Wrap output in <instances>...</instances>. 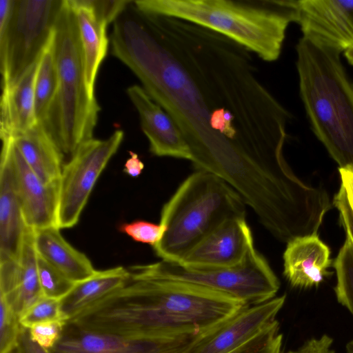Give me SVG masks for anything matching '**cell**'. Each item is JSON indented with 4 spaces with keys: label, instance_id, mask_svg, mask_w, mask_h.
<instances>
[{
    "label": "cell",
    "instance_id": "6da1fadb",
    "mask_svg": "<svg viewBox=\"0 0 353 353\" xmlns=\"http://www.w3.org/2000/svg\"><path fill=\"white\" fill-rule=\"evenodd\" d=\"M110 46L177 125L197 170L221 178L254 211L288 195L297 180L283 154L292 115L262 82L250 51L137 9L116 21Z\"/></svg>",
    "mask_w": 353,
    "mask_h": 353
},
{
    "label": "cell",
    "instance_id": "7a4b0ae2",
    "mask_svg": "<svg viewBox=\"0 0 353 353\" xmlns=\"http://www.w3.org/2000/svg\"><path fill=\"white\" fill-rule=\"evenodd\" d=\"M128 269V279L121 288L68 321L136 339L201 335L247 305L196 285L145 276Z\"/></svg>",
    "mask_w": 353,
    "mask_h": 353
},
{
    "label": "cell",
    "instance_id": "3957f363",
    "mask_svg": "<svg viewBox=\"0 0 353 353\" xmlns=\"http://www.w3.org/2000/svg\"><path fill=\"white\" fill-rule=\"evenodd\" d=\"M139 10L180 19L219 33L265 61H276L298 0H136Z\"/></svg>",
    "mask_w": 353,
    "mask_h": 353
},
{
    "label": "cell",
    "instance_id": "277c9868",
    "mask_svg": "<svg viewBox=\"0 0 353 353\" xmlns=\"http://www.w3.org/2000/svg\"><path fill=\"white\" fill-rule=\"evenodd\" d=\"M296 51L299 93L311 128L339 168L353 166V82L341 52L305 37Z\"/></svg>",
    "mask_w": 353,
    "mask_h": 353
},
{
    "label": "cell",
    "instance_id": "5b68a950",
    "mask_svg": "<svg viewBox=\"0 0 353 353\" xmlns=\"http://www.w3.org/2000/svg\"><path fill=\"white\" fill-rule=\"evenodd\" d=\"M52 42L58 86L41 124L63 157L70 159L79 145L93 138L100 107L87 85L77 18L68 0H63Z\"/></svg>",
    "mask_w": 353,
    "mask_h": 353
},
{
    "label": "cell",
    "instance_id": "8992f818",
    "mask_svg": "<svg viewBox=\"0 0 353 353\" xmlns=\"http://www.w3.org/2000/svg\"><path fill=\"white\" fill-rule=\"evenodd\" d=\"M245 205L237 192L221 178L196 170L162 208L163 233L153 246L155 254L161 260L181 262L223 221L245 216Z\"/></svg>",
    "mask_w": 353,
    "mask_h": 353
},
{
    "label": "cell",
    "instance_id": "52a82bcc",
    "mask_svg": "<svg viewBox=\"0 0 353 353\" xmlns=\"http://www.w3.org/2000/svg\"><path fill=\"white\" fill-rule=\"evenodd\" d=\"M149 277L196 285L238 299L247 305L275 296L280 282L265 259L254 248L239 264L230 267H192L178 262L160 261L130 267Z\"/></svg>",
    "mask_w": 353,
    "mask_h": 353
},
{
    "label": "cell",
    "instance_id": "ba28073f",
    "mask_svg": "<svg viewBox=\"0 0 353 353\" xmlns=\"http://www.w3.org/2000/svg\"><path fill=\"white\" fill-rule=\"evenodd\" d=\"M63 0L0 1L1 85L37 61L50 42Z\"/></svg>",
    "mask_w": 353,
    "mask_h": 353
},
{
    "label": "cell",
    "instance_id": "9c48e42d",
    "mask_svg": "<svg viewBox=\"0 0 353 353\" xmlns=\"http://www.w3.org/2000/svg\"><path fill=\"white\" fill-rule=\"evenodd\" d=\"M124 138L122 130L105 139L92 138L83 142L63 164L59 180L57 226L76 225L102 172Z\"/></svg>",
    "mask_w": 353,
    "mask_h": 353
},
{
    "label": "cell",
    "instance_id": "30bf717a",
    "mask_svg": "<svg viewBox=\"0 0 353 353\" xmlns=\"http://www.w3.org/2000/svg\"><path fill=\"white\" fill-rule=\"evenodd\" d=\"M200 335L136 339L83 328L68 321L50 353H181Z\"/></svg>",
    "mask_w": 353,
    "mask_h": 353
},
{
    "label": "cell",
    "instance_id": "8fae6325",
    "mask_svg": "<svg viewBox=\"0 0 353 353\" xmlns=\"http://www.w3.org/2000/svg\"><path fill=\"white\" fill-rule=\"evenodd\" d=\"M285 295L246 305L209 332L198 336L181 353H229L276 320Z\"/></svg>",
    "mask_w": 353,
    "mask_h": 353
},
{
    "label": "cell",
    "instance_id": "7c38bea8",
    "mask_svg": "<svg viewBox=\"0 0 353 353\" xmlns=\"http://www.w3.org/2000/svg\"><path fill=\"white\" fill-rule=\"evenodd\" d=\"M1 141L8 150L26 226L32 230L57 226L59 181L43 182L27 164L11 138Z\"/></svg>",
    "mask_w": 353,
    "mask_h": 353
},
{
    "label": "cell",
    "instance_id": "4fadbf2b",
    "mask_svg": "<svg viewBox=\"0 0 353 353\" xmlns=\"http://www.w3.org/2000/svg\"><path fill=\"white\" fill-rule=\"evenodd\" d=\"M303 37L341 53L353 47V0H298Z\"/></svg>",
    "mask_w": 353,
    "mask_h": 353
},
{
    "label": "cell",
    "instance_id": "5bb4252c",
    "mask_svg": "<svg viewBox=\"0 0 353 353\" xmlns=\"http://www.w3.org/2000/svg\"><path fill=\"white\" fill-rule=\"evenodd\" d=\"M254 248L245 216L233 217L208 234L179 263L192 267L234 266Z\"/></svg>",
    "mask_w": 353,
    "mask_h": 353
},
{
    "label": "cell",
    "instance_id": "9a60e30c",
    "mask_svg": "<svg viewBox=\"0 0 353 353\" xmlns=\"http://www.w3.org/2000/svg\"><path fill=\"white\" fill-rule=\"evenodd\" d=\"M126 94L137 110L150 152L157 157L190 161L189 147L179 127L142 86L132 85L126 89Z\"/></svg>",
    "mask_w": 353,
    "mask_h": 353
},
{
    "label": "cell",
    "instance_id": "2e32d148",
    "mask_svg": "<svg viewBox=\"0 0 353 353\" xmlns=\"http://www.w3.org/2000/svg\"><path fill=\"white\" fill-rule=\"evenodd\" d=\"M33 230L28 228L17 261L0 264V297L20 316L44 296L40 287Z\"/></svg>",
    "mask_w": 353,
    "mask_h": 353
},
{
    "label": "cell",
    "instance_id": "e0dca14e",
    "mask_svg": "<svg viewBox=\"0 0 353 353\" xmlns=\"http://www.w3.org/2000/svg\"><path fill=\"white\" fill-rule=\"evenodd\" d=\"M283 259V275L292 287L302 289L318 286L332 264L330 250L318 234L287 242Z\"/></svg>",
    "mask_w": 353,
    "mask_h": 353
},
{
    "label": "cell",
    "instance_id": "ac0fdd59",
    "mask_svg": "<svg viewBox=\"0 0 353 353\" xmlns=\"http://www.w3.org/2000/svg\"><path fill=\"white\" fill-rule=\"evenodd\" d=\"M28 228L18 198L8 148L0 161V264L17 261Z\"/></svg>",
    "mask_w": 353,
    "mask_h": 353
},
{
    "label": "cell",
    "instance_id": "d6986e66",
    "mask_svg": "<svg viewBox=\"0 0 353 353\" xmlns=\"http://www.w3.org/2000/svg\"><path fill=\"white\" fill-rule=\"evenodd\" d=\"M39 59L17 79L2 86L0 103L1 139L14 137L35 126L34 87Z\"/></svg>",
    "mask_w": 353,
    "mask_h": 353
},
{
    "label": "cell",
    "instance_id": "ffe728a7",
    "mask_svg": "<svg viewBox=\"0 0 353 353\" xmlns=\"http://www.w3.org/2000/svg\"><path fill=\"white\" fill-rule=\"evenodd\" d=\"M60 230L57 226H50L33 230L37 254L74 283L92 276L97 270L90 260L70 245Z\"/></svg>",
    "mask_w": 353,
    "mask_h": 353
},
{
    "label": "cell",
    "instance_id": "44dd1931",
    "mask_svg": "<svg viewBox=\"0 0 353 353\" xmlns=\"http://www.w3.org/2000/svg\"><path fill=\"white\" fill-rule=\"evenodd\" d=\"M68 1L77 18L84 57L87 85L91 94L95 96L97 75L108 48V24L95 14L85 0Z\"/></svg>",
    "mask_w": 353,
    "mask_h": 353
},
{
    "label": "cell",
    "instance_id": "7402d4cb",
    "mask_svg": "<svg viewBox=\"0 0 353 353\" xmlns=\"http://www.w3.org/2000/svg\"><path fill=\"white\" fill-rule=\"evenodd\" d=\"M10 138L27 164L43 182L59 181L64 157L43 125L38 123L27 132Z\"/></svg>",
    "mask_w": 353,
    "mask_h": 353
},
{
    "label": "cell",
    "instance_id": "603a6c76",
    "mask_svg": "<svg viewBox=\"0 0 353 353\" xmlns=\"http://www.w3.org/2000/svg\"><path fill=\"white\" fill-rule=\"evenodd\" d=\"M129 276L122 266L97 270L90 277L75 283L72 289L60 300L68 321L87 308L121 288Z\"/></svg>",
    "mask_w": 353,
    "mask_h": 353
},
{
    "label": "cell",
    "instance_id": "cb8c5ba5",
    "mask_svg": "<svg viewBox=\"0 0 353 353\" xmlns=\"http://www.w3.org/2000/svg\"><path fill=\"white\" fill-rule=\"evenodd\" d=\"M52 39L53 35L39 58L35 81V114L39 123L43 121L58 86V72Z\"/></svg>",
    "mask_w": 353,
    "mask_h": 353
},
{
    "label": "cell",
    "instance_id": "d4e9b609",
    "mask_svg": "<svg viewBox=\"0 0 353 353\" xmlns=\"http://www.w3.org/2000/svg\"><path fill=\"white\" fill-rule=\"evenodd\" d=\"M333 267L336 276L334 287L336 299L353 316V242L347 234Z\"/></svg>",
    "mask_w": 353,
    "mask_h": 353
},
{
    "label": "cell",
    "instance_id": "484cf974",
    "mask_svg": "<svg viewBox=\"0 0 353 353\" xmlns=\"http://www.w3.org/2000/svg\"><path fill=\"white\" fill-rule=\"evenodd\" d=\"M37 268L40 287L46 297L61 300L75 284L39 255Z\"/></svg>",
    "mask_w": 353,
    "mask_h": 353
},
{
    "label": "cell",
    "instance_id": "4316f807",
    "mask_svg": "<svg viewBox=\"0 0 353 353\" xmlns=\"http://www.w3.org/2000/svg\"><path fill=\"white\" fill-rule=\"evenodd\" d=\"M283 335L275 320L248 341L229 353H282Z\"/></svg>",
    "mask_w": 353,
    "mask_h": 353
},
{
    "label": "cell",
    "instance_id": "83f0119b",
    "mask_svg": "<svg viewBox=\"0 0 353 353\" xmlns=\"http://www.w3.org/2000/svg\"><path fill=\"white\" fill-rule=\"evenodd\" d=\"M21 325L26 328L48 321H68L61 307L60 300L43 296L19 317Z\"/></svg>",
    "mask_w": 353,
    "mask_h": 353
},
{
    "label": "cell",
    "instance_id": "f1b7e54d",
    "mask_svg": "<svg viewBox=\"0 0 353 353\" xmlns=\"http://www.w3.org/2000/svg\"><path fill=\"white\" fill-rule=\"evenodd\" d=\"M22 327L19 316L0 297V353H9L14 348Z\"/></svg>",
    "mask_w": 353,
    "mask_h": 353
},
{
    "label": "cell",
    "instance_id": "f546056e",
    "mask_svg": "<svg viewBox=\"0 0 353 353\" xmlns=\"http://www.w3.org/2000/svg\"><path fill=\"white\" fill-rule=\"evenodd\" d=\"M119 230L134 241L154 246L161 239L163 228L159 225L145 221L137 220L121 224Z\"/></svg>",
    "mask_w": 353,
    "mask_h": 353
},
{
    "label": "cell",
    "instance_id": "4dcf8cb0",
    "mask_svg": "<svg viewBox=\"0 0 353 353\" xmlns=\"http://www.w3.org/2000/svg\"><path fill=\"white\" fill-rule=\"evenodd\" d=\"M68 321H48L29 328L31 339L41 347L50 350L60 339Z\"/></svg>",
    "mask_w": 353,
    "mask_h": 353
},
{
    "label": "cell",
    "instance_id": "1f68e13d",
    "mask_svg": "<svg viewBox=\"0 0 353 353\" xmlns=\"http://www.w3.org/2000/svg\"><path fill=\"white\" fill-rule=\"evenodd\" d=\"M95 14L108 25L113 23L131 0H85Z\"/></svg>",
    "mask_w": 353,
    "mask_h": 353
},
{
    "label": "cell",
    "instance_id": "d6a6232c",
    "mask_svg": "<svg viewBox=\"0 0 353 353\" xmlns=\"http://www.w3.org/2000/svg\"><path fill=\"white\" fill-rule=\"evenodd\" d=\"M332 205L339 211V222L343 226L345 234L348 235L353 242V212L349 205L345 192L341 185L333 197Z\"/></svg>",
    "mask_w": 353,
    "mask_h": 353
},
{
    "label": "cell",
    "instance_id": "836d02e7",
    "mask_svg": "<svg viewBox=\"0 0 353 353\" xmlns=\"http://www.w3.org/2000/svg\"><path fill=\"white\" fill-rule=\"evenodd\" d=\"M332 338L325 334L319 338H312L299 348L286 353H335L332 348Z\"/></svg>",
    "mask_w": 353,
    "mask_h": 353
},
{
    "label": "cell",
    "instance_id": "e575fe53",
    "mask_svg": "<svg viewBox=\"0 0 353 353\" xmlns=\"http://www.w3.org/2000/svg\"><path fill=\"white\" fill-rule=\"evenodd\" d=\"M9 353H50V352L33 341L30 338L29 329L23 327L17 345Z\"/></svg>",
    "mask_w": 353,
    "mask_h": 353
},
{
    "label": "cell",
    "instance_id": "d590c367",
    "mask_svg": "<svg viewBox=\"0 0 353 353\" xmlns=\"http://www.w3.org/2000/svg\"><path fill=\"white\" fill-rule=\"evenodd\" d=\"M341 185L343 188L353 212V166L339 168Z\"/></svg>",
    "mask_w": 353,
    "mask_h": 353
},
{
    "label": "cell",
    "instance_id": "8d00e7d4",
    "mask_svg": "<svg viewBox=\"0 0 353 353\" xmlns=\"http://www.w3.org/2000/svg\"><path fill=\"white\" fill-rule=\"evenodd\" d=\"M130 158L125 163L123 172L132 177L139 176L144 169V163L138 154L130 151Z\"/></svg>",
    "mask_w": 353,
    "mask_h": 353
},
{
    "label": "cell",
    "instance_id": "74e56055",
    "mask_svg": "<svg viewBox=\"0 0 353 353\" xmlns=\"http://www.w3.org/2000/svg\"><path fill=\"white\" fill-rule=\"evenodd\" d=\"M344 56L348 63L353 65V47L344 52Z\"/></svg>",
    "mask_w": 353,
    "mask_h": 353
},
{
    "label": "cell",
    "instance_id": "f35d334b",
    "mask_svg": "<svg viewBox=\"0 0 353 353\" xmlns=\"http://www.w3.org/2000/svg\"><path fill=\"white\" fill-rule=\"evenodd\" d=\"M346 353H353V340L347 343Z\"/></svg>",
    "mask_w": 353,
    "mask_h": 353
}]
</instances>
